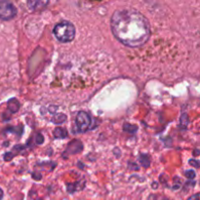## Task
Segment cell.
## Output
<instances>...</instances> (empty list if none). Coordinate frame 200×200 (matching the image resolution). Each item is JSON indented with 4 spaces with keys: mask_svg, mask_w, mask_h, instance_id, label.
I'll return each instance as SVG.
<instances>
[{
    "mask_svg": "<svg viewBox=\"0 0 200 200\" xmlns=\"http://www.w3.org/2000/svg\"><path fill=\"white\" fill-rule=\"evenodd\" d=\"M113 35L128 47H141L150 36L149 22L142 13L132 8H121L113 13L110 21Z\"/></svg>",
    "mask_w": 200,
    "mask_h": 200,
    "instance_id": "6da1fadb",
    "label": "cell"
},
{
    "mask_svg": "<svg viewBox=\"0 0 200 200\" xmlns=\"http://www.w3.org/2000/svg\"><path fill=\"white\" fill-rule=\"evenodd\" d=\"M54 35L59 41L66 43L72 41L75 37V26L70 22L63 21L57 24L54 28Z\"/></svg>",
    "mask_w": 200,
    "mask_h": 200,
    "instance_id": "7a4b0ae2",
    "label": "cell"
},
{
    "mask_svg": "<svg viewBox=\"0 0 200 200\" xmlns=\"http://www.w3.org/2000/svg\"><path fill=\"white\" fill-rule=\"evenodd\" d=\"M17 15V8L15 5L8 1H0V20L9 21Z\"/></svg>",
    "mask_w": 200,
    "mask_h": 200,
    "instance_id": "3957f363",
    "label": "cell"
},
{
    "mask_svg": "<svg viewBox=\"0 0 200 200\" xmlns=\"http://www.w3.org/2000/svg\"><path fill=\"white\" fill-rule=\"evenodd\" d=\"M91 124V117L85 111H79L75 118V127L78 132L84 133L86 132Z\"/></svg>",
    "mask_w": 200,
    "mask_h": 200,
    "instance_id": "277c9868",
    "label": "cell"
},
{
    "mask_svg": "<svg viewBox=\"0 0 200 200\" xmlns=\"http://www.w3.org/2000/svg\"><path fill=\"white\" fill-rule=\"evenodd\" d=\"M48 4V1H28V5L31 10H39L42 9Z\"/></svg>",
    "mask_w": 200,
    "mask_h": 200,
    "instance_id": "5b68a950",
    "label": "cell"
},
{
    "mask_svg": "<svg viewBox=\"0 0 200 200\" xmlns=\"http://www.w3.org/2000/svg\"><path fill=\"white\" fill-rule=\"evenodd\" d=\"M54 137L57 138V139H65V138L68 137V132H66V129L61 127H57L55 130H54Z\"/></svg>",
    "mask_w": 200,
    "mask_h": 200,
    "instance_id": "8992f818",
    "label": "cell"
},
{
    "mask_svg": "<svg viewBox=\"0 0 200 200\" xmlns=\"http://www.w3.org/2000/svg\"><path fill=\"white\" fill-rule=\"evenodd\" d=\"M20 108V103L16 99H11L8 102V109L12 113H15L19 110Z\"/></svg>",
    "mask_w": 200,
    "mask_h": 200,
    "instance_id": "52a82bcc",
    "label": "cell"
},
{
    "mask_svg": "<svg viewBox=\"0 0 200 200\" xmlns=\"http://www.w3.org/2000/svg\"><path fill=\"white\" fill-rule=\"evenodd\" d=\"M66 116L65 114H63V113H57L52 118V122H54V124H58V125L66 122Z\"/></svg>",
    "mask_w": 200,
    "mask_h": 200,
    "instance_id": "ba28073f",
    "label": "cell"
},
{
    "mask_svg": "<svg viewBox=\"0 0 200 200\" xmlns=\"http://www.w3.org/2000/svg\"><path fill=\"white\" fill-rule=\"evenodd\" d=\"M123 130L126 131V132H128V133H131V134H133V133H135L136 131L138 130V127L136 125L125 124L124 126H123Z\"/></svg>",
    "mask_w": 200,
    "mask_h": 200,
    "instance_id": "9c48e42d",
    "label": "cell"
},
{
    "mask_svg": "<svg viewBox=\"0 0 200 200\" xmlns=\"http://www.w3.org/2000/svg\"><path fill=\"white\" fill-rule=\"evenodd\" d=\"M140 161L142 162V164L144 165L145 167L149 166V155H145V159H144V157H143V156H141Z\"/></svg>",
    "mask_w": 200,
    "mask_h": 200,
    "instance_id": "30bf717a",
    "label": "cell"
},
{
    "mask_svg": "<svg viewBox=\"0 0 200 200\" xmlns=\"http://www.w3.org/2000/svg\"><path fill=\"white\" fill-rule=\"evenodd\" d=\"M186 177L187 178V179L192 180V179H194V177H195V173H194V171H192V170H189V171L186 172Z\"/></svg>",
    "mask_w": 200,
    "mask_h": 200,
    "instance_id": "8fae6325",
    "label": "cell"
},
{
    "mask_svg": "<svg viewBox=\"0 0 200 200\" xmlns=\"http://www.w3.org/2000/svg\"><path fill=\"white\" fill-rule=\"evenodd\" d=\"M187 122H189V120H187V115L182 114V117H181V125L186 127V126L187 125Z\"/></svg>",
    "mask_w": 200,
    "mask_h": 200,
    "instance_id": "7c38bea8",
    "label": "cell"
},
{
    "mask_svg": "<svg viewBox=\"0 0 200 200\" xmlns=\"http://www.w3.org/2000/svg\"><path fill=\"white\" fill-rule=\"evenodd\" d=\"M12 158H13V154L11 152H7V153L4 154V160L5 161H10Z\"/></svg>",
    "mask_w": 200,
    "mask_h": 200,
    "instance_id": "4fadbf2b",
    "label": "cell"
},
{
    "mask_svg": "<svg viewBox=\"0 0 200 200\" xmlns=\"http://www.w3.org/2000/svg\"><path fill=\"white\" fill-rule=\"evenodd\" d=\"M43 136H42L41 134H38L37 136H36V142H37V144H42L43 143Z\"/></svg>",
    "mask_w": 200,
    "mask_h": 200,
    "instance_id": "5bb4252c",
    "label": "cell"
},
{
    "mask_svg": "<svg viewBox=\"0 0 200 200\" xmlns=\"http://www.w3.org/2000/svg\"><path fill=\"white\" fill-rule=\"evenodd\" d=\"M187 200H200V193H196L194 195H192L189 197Z\"/></svg>",
    "mask_w": 200,
    "mask_h": 200,
    "instance_id": "9a60e30c",
    "label": "cell"
},
{
    "mask_svg": "<svg viewBox=\"0 0 200 200\" xmlns=\"http://www.w3.org/2000/svg\"><path fill=\"white\" fill-rule=\"evenodd\" d=\"M189 163H191V165H192V166H195V167H199L200 165L198 164V161H195V160H189Z\"/></svg>",
    "mask_w": 200,
    "mask_h": 200,
    "instance_id": "2e32d148",
    "label": "cell"
},
{
    "mask_svg": "<svg viewBox=\"0 0 200 200\" xmlns=\"http://www.w3.org/2000/svg\"><path fill=\"white\" fill-rule=\"evenodd\" d=\"M2 198H3V191L0 189V200H1Z\"/></svg>",
    "mask_w": 200,
    "mask_h": 200,
    "instance_id": "e0dca14e",
    "label": "cell"
}]
</instances>
